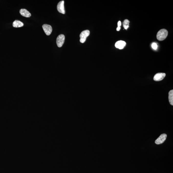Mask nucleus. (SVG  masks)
Masks as SVG:
<instances>
[{
  "instance_id": "8",
  "label": "nucleus",
  "mask_w": 173,
  "mask_h": 173,
  "mask_svg": "<svg viewBox=\"0 0 173 173\" xmlns=\"http://www.w3.org/2000/svg\"><path fill=\"white\" fill-rule=\"evenodd\" d=\"M20 13L21 16L26 17H30L31 15L30 12L25 9H21L20 10Z\"/></svg>"
},
{
  "instance_id": "14",
  "label": "nucleus",
  "mask_w": 173,
  "mask_h": 173,
  "mask_svg": "<svg viewBox=\"0 0 173 173\" xmlns=\"http://www.w3.org/2000/svg\"><path fill=\"white\" fill-rule=\"evenodd\" d=\"M121 22L120 21H119L118 23V27H120L121 25Z\"/></svg>"
},
{
  "instance_id": "15",
  "label": "nucleus",
  "mask_w": 173,
  "mask_h": 173,
  "mask_svg": "<svg viewBox=\"0 0 173 173\" xmlns=\"http://www.w3.org/2000/svg\"><path fill=\"white\" fill-rule=\"evenodd\" d=\"M121 27H118L117 28V31H119L120 30Z\"/></svg>"
},
{
  "instance_id": "11",
  "label": "nucleus",
  "mask_w": 173,
  "mask_h": 173,
  "mask_svg": "<svg viewBox=\"0 0 173 173\" xmlns=\"http://www.w3.org/2000/svg\"><path fill=\"white\" fill-rule=\"evenodd\" d=\"M169 100L170 105H173V90H172L169 93Z\"/></svg>"
},
{
  "instance_id": "13",
  "label": "nucleus",
  "mask_w": 173,
  "mask_h": 173,
  "mask_svg": "<svg viewBox=\"0 0 173 173\" xmlns=\"http://www.w3.org/2000/svg\"><path fill=\"white\" fill-rule=\"evenodd\" d=\"M152 47L153 49L156 50V49H157V44L156 43H153L152 44Z\"/></svg>"
},
{
  "instance_id": "4",
  "label": "nucleus",
  "mask_w": 173,
  "mask_h": 173,
  "mask_svg": "<svg viewBox=\"0 0 173 173\" xmlns=\"http://www.w3.org/2000/svg\"><path fill=\"white\" fill-rule=\"evenodd\" d=\"M167 137V135L165 133L161 134L155 141V143L157 145L162 144L166 140Z\"/></svg>"
},
{
  "instance_id": "9",
  "label": "nucleus",
  "mask_w": 173,
  "mask_h": 173,
  "mask_svg": "<svg viewBox=\"0 0 173 173\" xmlns=\"http://www.w3.org/2000/svg\"><path fill=\"white\" fill-rule=\"evenodd\" d=\"M126 43L124 41L122 40L117 41L115 44V47L119 49H123L125 46Z\"/></svg>"
},
{
  "instance_id": "10",
  "label": "nucleus",
  "mask_w": 173,
  "mask_h": 173,
  "mask_svg": "<svg viewBox=\"0 0 173 173\" xmlns=\"http://www.w3.org/2000/svg\"><path fill=\"white\" fill-rule=\"evenodd\" d=\"M24 25L23 23L18 20H15L13 23V26L15 28L22 27Z\"/></svg>"
},
{
  "instance_id": "12",
  "label": "nucleus",
  "mask_w": 173,
  "mask_h": 173,
  "mask_svg": "<svg viewBox=\"0 0 173 173\" xmlns=\"http://www.w3.org/2000/svg\"><path fill=\"white\" fill-rule=\"evenodd\" d=\"M129 21L127 19L125 20L123 23V25L124 28L127 29L129 27Z\"/></svg>"
},
{
  "instance_id": "7",
  "label": "nucleus",
  "mask_w": 173,
  "mask_h": 173,
  "mask_svg": "<svg viewBox=\"0 0 173 173\" xmlns=\"http://www.w3.org/2000/svg\"><path fill=\"white\" fill-rule=\"evenodd\" d=\"M165 76H166V74L165 73H157L154 76V80L155 81H161L163 79Z\"/></svg>"
},
{
  "instance_id": "6",
  "label": "nucleus",
  "mask_w": 173,
  "mask_h": 173,
  "mask_svg": "<svg viewBox=\"0 0 173 173\" xmlns=\"http://www.w3.org/2000/svg\"><path fill=\"white\" fill-rule=\"evenodd\" d=\"M64 1H62L59 2L57 5V10L60 13L64 14L65 13L64 6Z\"/></svg>"
},
{
  "instance_id": "1",
  "label": "nucleus",
  "mask_w": 173,
  "mask_h": 173,
  "mask_svg": "<svg viewBox=\"0 0 173 173\" xmlns=\"http://www.w3.org/2000/svg\"><path fill=\"white\" fill-rule=\"evenodd\" d=\"M168 34V31L167 30L165 29H161L158 32L156 37L159 40H163L166 39Z\"/></svg>"
},
{
  "instance_id": "5",
  "label": "nucleus",
  "mask_w": 173,
  "mask_h": 173,
  "mask_svg": "<svg viewBox=\"0 0 173 173\" xmlns=\"http://www.w3.org/2000/svg\"><path fill=\"white\" fill-rule=\"evenodd\" d=\"M43 30L47 35H50L52 31V28L51 26L47 24H44L42 25Z\"/></svg>"
},
{
  "instance_id": "2",
  "label": "nucleus",
  "mask_w": 173,
  "mask_h": 173,
  "mask_svg": "<svg viewBox=\"0 0 173 173\" xmlns=\"http://www.w3.org/2000/svg\"><path fill=\"white\" fill-rule=\"evenodd\" d=\"M90 31L88 30H84L80 34V41L81 43H84L86 40V38L90 35Z\"/></svg>"
},
{
  "instance_id": "3",
  "label": "nucleus",
  "mask_w": 173,
  "mask_h": 173,
  "mask_svg": "<svg viewBox=\"0 0 173 173\" xmlns=\"http://www.w3.org/2000/svg\"><path fill=\"white\" fill-rule=\"evenodd\" d=\"M65 36L63 34H60L58 37L57 39L56 42L58 47H61L64 43Z\"/></svg>"
}]
</instances>
